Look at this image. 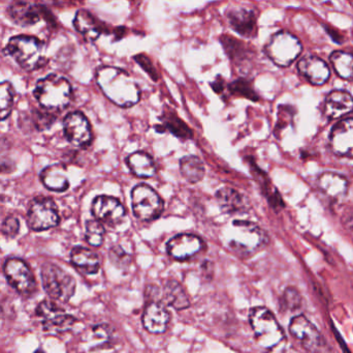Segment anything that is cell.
<instances>
[{"label": "cell", "mask_w": 353, "mask_h": 353, "mask_svg": "<svg viewBox=\"0 0 353 353\" xmlns=\"http://www.w3.org/2000/svg\"><path fill=\"white\" fill-rule=\"evenodd\" d=\"M163 302L179 311L185 310L190 306L188 296L183 289L182 285L174 280L165 284L163 289Z\"/></svg>", "instance_id": "4316f807"}, {"label": "cell", "mask_w": 353, "mask_h": 353, "mask_svg": "<svg viewBox=\"0 0 353 353\" xmlns=\"http://www.w3.org/2000/svg\"><path fill=\"white\" fill-rule=\"evenodd\" d=\"M203 248L201 238L193 234H178L167 245L168 253L176 260H186Z\"/></svg>", "instance_id": "d6986e66"}, {"label": "cell", "mask_w": 353, "mask_h": 353, "mask_svg": "<svg viewBox=\"0 0 353 353\" xmlns=\"http://www.w3.org/2000/svg\"><path fill=\"white\" fill-rule=\"evenodd\" d=\"M249 321L261 347L272 350L284 339L283 330L269 309L255 307L249 313Z\"/></svg>", "instance_id": "5b68a950"}, {"label": "cell", "mask_w": 353, "mask_h": 353, "mask_svg": "<svg viewBox=\"0 0 353 353\" xmlns=\"http://www.w3.org/2000/svg\"><path fill=\"white\" fill-rule=\"evenodd\" d=\"M220 41H221V45L223 46L225 53L228 54L230 59L236 62L246 59L248 50L242 41L226 35L220 37Z\"/></svg>", "instance_id": "1f68e13d"}, {"label": "cell", "mask_w": 353, "mask_h": 353, "mask_svg": "<svg viewBox=\"0 0 353 353\" xmlns=\"http://www.w3.org/2000/svg\"><path fill=\"white\" fill-rule=\"evenodd\" d=\"M41 282L46 294L55 302H68L76 292L74 278L54 263H45L41 267Z\"/></svg>", "instance_id": "8992f818"}, {"label": "cell", "mask_w": 353, "mask_h": 353, "mask_svg": "<svg viewBox=\"0 0 353 353\" xmlns=\"http://www.w3.org/2000/svg\"><path fill=\"white\" fill-rule=\"evenodd\" d=\"M128 165L132 173L139 178H152L157 171L152 158L143 151L132 153L128 158Z\"/></svg>", "instance_id": "83f0119b"}, {"label": "cell", "mask_w": 353, "mask_h": 353, "mask_svg": "<svg viewBox=\"0 0 353 353\" xmlns=\"http://www.w3.org/2000/svg\"><path fill=\"white\" fill-rule=\"evenodd\" d=\"M63 131L68 142L74 146H87L92 140L90 124L86 116L81 112H72L65 116Z\"/></svg>", "instance_id": "4fadbf2b"}, {"label": "cell", "mask_w": 353, "mask_h": 353, "mask_svg": "<svg viewBox=\"0 0 353 353\" xmlns=\"http://www.w3.org/2000/svg\"><path fill=\"white\" fill-rule=\"evenodd\" d=\"M298 70L309 83L317 86L325 84L331 76L327 62L315 55L303 57L299 61Z\"/></svg>", "instance_id": "ac0fdd59"}, {"label": "cell", "mask_w": 353, "mask_h": 353, "mask_svg": "<svg viewBox=\"0 0 353 353\" xmlns=\"http://www.w3.org/2000/svg\"><path fill=\"white\" fill-rule=\"evenodd\" d=\"M284 310L296 311L302 306V296L300 292L294 287H288L284 292L281 302Z\"/></svg>", "instance_id": "8d00e7d4"}, {"label": "cell", "mask_w": 353, "mask_h": 353, "mask_svg": "<svg viewBox=\"0 0 353 353\" xmlns=\"http://www.w3.org/2000/svg\"><path fill=\"white\" fill-rule=\"evenodd\" d=\"M218 204L222 211L228 215H239L246 209L244 198L238 191L232 188H222L216 193Z\"/></svg>", "instance_id": "d4e9b609"}, {"label": "cell", "mask_w": 353, "mask_h": 353, "mask_svg": "<svg viewBox=\"0 0 353 353\" xmlns=\"http://www.w3.org/2000/svg\"><path fill=\"white\" fill-rule=\"evenodd\" d=\"M353 111V97L348 91L333 90L327 95L323 113L330 120H340Z\"/></svg>", "instance_id": "ffe728a7"}, {"label": "cell", "mask_w": 353, "mask_h": 353, "mask_svg": "<svg viewBox=\"0 0 353 353\" xmlns=\"http://www.w3.org/2000/svg\"><path fill=\"white\" fill-rule=\"evenodd\" d=\"M110 259L112 263L120 269L128 267L132 263V257L120 246H115L110 250Z\"/></svg>", "instance_id": "74e56055"}, {"label": "cell", "mask_w": 353, "mask_h": 353, "mask_svg": "<svg viewBox=\"0 0 353 353\" xmlns=\"http://www.w3.org/2000/svg\"><path fill=\"white\" fill-rule=\"evenodd\" d=\"M72 1H82V0H72Z\"/></svg>", "instance_id": "bcb514c9"}, {"label": "cell", "mask_w": 353, "mask_h": 353, "mask_svg": "<svg viewBox=\"0 0 353 353\" xmlns=\"http://www.w3.org/2000/svg\"><path fill=\"white\" fill-rule=\"evenodd\" d=\"M325 30H327V32L329 33V35L330 37H331V39H333V41H335L336 44H343V35H340V33L338 32L337 30H335V29L332 28V27L325 26Z\"/></svg>", "instance_id": "b9f144b4"}, {"label": "cell", "mask_w": 353, "mask_h": 353, "mask_svg": "<svg viewBox=\"0 0 353 353\" xmlns=\"http://www.w3.org/2000/svg\"><path fill=\"white\" fill-rule=\"evenodd\" d=\"M225 83H224L223 79L221 77L218 76L215 81L211 83V87L216 93H223L224 88H225Z\"/></svg>", "instance_id": "7bdbcfd3"}, {"label": "cell", "mask_w": 353, "mask_h": 353, "mask_svg": "<svg viewBox=\"0 0 353 353\" xmlns=\"http://www.w3.org/2000/svg\"><path fill=\"white\" fill-rule=\"evenodd\" d=\"M2 314H3V311H2L1 307H0V317L2 316Z\"/></svg>", "instance_id": "f6af8a7d"}, {"label": "cell", "mask_w": 353, "mask_h": 353, "mask_svg": "<svg viewBox=\"0 0 353 353\" xmlns=\"http://www.w3.org/2000/svg\"><path fill=\"white\" fill-rule=\"evenodd\" d=\"M161 118L163 122V128L169 130L172 134L175 135L179 138L189 139L192 137V132H191L190 128L187 126L185 122H183V120L178 117L175 112L167 110V111L163 112Z\"/></svg>", "instance_id": "4dcf8cb0"}, {"label": "cell", "mask_w": 353, "mask_h": 353, "mask_svg": "<svg viewBox=\"0 0 353 353\" xmlns=\"http://www.w3.org/2000/svg\"><path fill=\"white\" fill-rule=\"evenodd\" d=\"M45 6H37L25 0H14L8 10V15L14 24L21 27L32 26L43 17Z\"/></svg>", "instance_id": "e0dca14e"}, {"label": "cell", "mask_w": 353, "mask_h": 353, "mask_svg": "<svg viewBox=\"0 0 353 353\" xmlns=\"http://www.w3.org/2000/svg\"><path fill=\"white\" fill-rule=\"evenodd\" d=\"M171 315L163 304L151 303L145 309L143 325L151 334H163L167 331Z\"/></svg>", "instance_id": "7402d4cb"}, {"label": "cell", "mask_w": 353, "mask_h": 353, "mask_svg": "<svg viewBox=\"0 0 353 353\" xmlns=\"http://www.w3.org/2000/svg\"><path fill=\"white\" fill-rule=\"evenodd\" d=\"M225 15L228 24L230 25L232 30L236 31L238 35H242L246 39H252V37H256L257 20L253 10L234 6V8H228Z\"/></svg>", "instance_id": "2e32d148"}, {"label": "cell", "mask_w": 353, "mask_h": 353, "mask_svg": "<svg viewBox=\"0 0 353 353\" xmlns=\"http://www.w3.org/2000/svg\"><path fill=\"white\" fill-rule=\"evenodd\" d=\"M70 259L74 267L88 275H94L101 267L99 256L84 247H76L72 249Z\"/></svg>", "instance_id": "484cf974"}, {"label": "cell", "mask_w": 353, "mask_h": 353, "mask_svg": "<svg viewBox=\"0 0 353 353\" xmlns=\"http://www.w3.org/2000/svg\"><path fill=\"white\" fill-rule=\"evenodd\" d=\"M126 29L125 27H117V28L114 29L113 35H115L116 39H121L122 37L125 35Z\"/></svg>", "instance_id": "ee69618b"}, {"label": "cell", "mask_w": 353, "mask_h": 353, "mask_svg": "<svg viewBox=\"0 0 353 353\" xmlns=\"http://www.w3.org/2000/svg\"><path fill=\"white\" fill-rule=\"evenodd\" d=\"M302 51L300 39L288 31H278L270 37L265 46V53L268 57L280 68L290 66Z\"/></svg>", "instance_id": "52a82bcc"}, {"label": "cell", "mask_w": 353, "mask_h": 353, "mask_svg": "<svg viewBox=\"0 0 353 353\" xmlns=\"http://www.w3.org/2000/svg\"><path fill=\"white\" fill-rule=\"evenodd\" d=\"M74 26L87 41H97L101 35L109 32L108 27L86 10L77 12L74 19Z\"/></svg>", "instance_id": "44dd1931"}, {"label": "cell", "mask_w": 353, "mask_h": 353, "mask_svg": "<svg viewBox=\"0 0 353 353\" xmlns=\"http://www.w3.org/2000/svg\"><path fill=\"white\" fill-rule=\"evenodd\" d=\"M317 184L323 194L336 199L345 196L350 189V182L345 176L332 171L321 173L317 180Z\"/></svg>", "instance_id": "603a6c76"}, {"label": "cell", "mask_w": 353, "mask_h": 353, "mask_svg": "<svg viewBox=\"0 0 353 353\" xmlns=\"http://www.w3.org/2000/svg\"><path fill=\"white\" fill-rule=\"evenodd\" d=\"M37 315L46 332L63 333L72 329L76 323L74 317L66 314L58 305L50 300H43L37 306Z\"/></svg>", "instance_id": "7c38bea8"}, {"label": "cell", "mask_w": 353, "mask_h": 353, "mask_svg": "<svg viewBox=\"0 0 353 353\" xmlns=\"http://www.w3.org/2000/svg\"><path fill=\"white\" fill-rule=\"evenodd\" d=\"M4 51L25 70H39L48 62L43 53V41L30 35L12 37Z\"/></svg>", "instance_id": "3957f363"}, {"label": "cell", "mask_w": 353, "mask_h": 353, "mask_svg": "<svg viewBox=\"0 0 353 353\" xmlns=\"http://www.w3.org/2000/svg\"><path fill=\"white\" fill-rule=\"evenodd\" d=\"M134 61L148 74V76L152 79L153 81H159V73H157V68H155L154 64L151 61L150 57L146 55V54L141 53L137 54L134 57Z\"/></svg>", "instance_id": "f35d334b"}, {"label": "cell", "mask_w": 353, "mask_h": 353, "mask_svg": "<svg viewBox=\"0 0 353 353\" xmlns=\"http://www.w3.org/2000/svg\"><path fill=\"white\" fill-rule=\"evenodd\" d=\"M72 89L63 77L49 75L37 83L34 97L41 107L51 111H61L70 105Z\"/></svg>", "instance_id": "277c9868"}, {"label": "cell", "mask_w": 353, "mask_h": 353, "mask_svg": "<svg viewBox=\"0 0 353 353\" xmlns=\"http://www.w3.org/2000/svg\"><path fill=\"white\" fill-rule=\"evenodd\" d=\"M91 211L95 219L110 226L119 223L125 216V209L119 200L107 195L97 196L93 200Z\"/></svg>", "instance_id": "9a60e30c"}, {"label": "cell", "mask_w": 353, "mask_h": 353, "mask_svg": "<svg viewBox=\"0 0 353 353\" xmlns=\"http://www.w3.org/2000/svg\"><path fill=\"white\" fill-rule=\"evenodd\" d=\"M105 230L103 223L99 220H89L86 222V233L85 238L87 242L93 247L101 246L105 238Z\"/></svg>", "instance_id": "e575fe53"}, {"label": "cell", "mask_w": 353, "mask_h": 353, "mask_svg": "<svg viewBox=\"0 0 353 353\" xmlns=\"http://www.w3.org/2000/svg\"><path fill=\"white\" fill-rule=\"evenodd\" d=\"M228 90L232 95L245 97L252 102H257L259 99V95L255 91L252 83L245 78H238L232 81L228 85Z\"/></svg>", "instance_id": "d6a6232c"}, {"label": "cell", "mask_w": 353, "mask_h": 353, "mask_svg": "<svg viewBox=\"0 0 353 353\" xmlns=\"http://www.w3.org/2000/svg\"><path fill=\"white\" fill-rule=\"evenodd\" d=\"M290 332L307 352H323L327 347V342L321 332L304 315H298L290 321Z\"/></svg>", "instance_id": "30bf717a"}, {"label": "cell", "mask_w": 353, "mask_h": 353, "mask_svg": "<svg viewBox=\"0 0 353 353\" xmlns=\"http://www.w3.org/2000/svg\"><path fill=\"white\" fill-rule=\"evenodd\" d=\"M180 170L185 180L189 182H201L205 176V166L203 161L195 155H187L180 161Z\"/></svg>", "instance_id": "f1b7e54d"}, {"label": "cell", "mask_w": 353, "mask_h": 353, "mask_svg": "<svg viewBox=\"0 0 353 353\" xmlns=\"http://www.w3.org/2000/svg\"><path fill=\"white\" fill-rule=\"evenodd\" d=\"M41 180L46 188L53 192H64L70 188V180L63 166L59 164L48 166L41 171Z\"/></svg>", "instance_id": "cb8c5ba5"}, {"label": "cell", "mask_w": 353, "mask_h": 353, "mask_svg": "<svg viewBox=\"0 0 353 353\" xmlns=\"http://www.w3.org/2000/svg\"><path fill=\"white\" fill-rule=\"evenodd\" d=\"M30 120L31 124L37 131H45L53 126L56 122V115L51 110L34 109L31 112Z\"/></svg>", "instance_id": "d590c367"}, {"label": "cell", "mask_w": 353, "mask_h": 353, "mask_svg": "<svg viewBox=\"0 0 353 353\" xmlns=\"http://www.w3.org/2000/svg\"><path fill=\"white\" fill-rule=\"evenodd\" d=\"M228 248L241 257L256 254L269 244V236L265 230L253 222L234 220L225 236Z\"/></svg>", "instance_id": "7a4b0ae2"}, {"label": "cell", "mask_w": 353, "mask_h": 353, "mask_svg": "<svg viewBox=\"0 0 353 353\" xmlns=\"http://www.w3.org/2000/svg\"><path fill=\"white\" fill-rule=\"evenodd\" d=\"M132 211L141 221H153L163 211V199L148 184H141L134 187L132 192Z\"/></svg>", "instance_id": "ba28073f"}, {"label": "cell", "mask_w": 353, "mask_h": 353, "mask_svg": "<svg viewBox=\"0 0 353 353\" xmlns=\"http://www.w3.org/2000/svg\"><path fill=\"white\" fill-rule=\"evenodd\" d=\"M330 61L340 78L353 80V54L345 51H334Z\"/></svg>", "instance_id": "f546056e"}, {"label": "cell", "mask_w": 353, "mask_h": 353, "mask_svg": "<svg viewBox=\"0 0 353 353\" xmlns=\"http://www.w3.org/2000/svg\"><path fill=\"white\" fill-rule=\"evenodd\" d=\"M3 271L8 284L22 296H30L37 289L34 276L30 267L22 259H8Z\"/></svg>", "instance_id": "8fae6325"}, {"label": "cell", "mask_w": 353, "mask_h": 353, "mask_svg": "<svg viewBox=\"0 0 353 353\" xmlns=\"http://www.w3.org/2000/svg\"><path fill=\"white\" fill-rule=\"evenodd\" d=\"M20 231V222L14 216H8L1 224V232L8 238H14Z\"/></svg>", "instance_id": "ab89813d"}, {"label": "cell", "mask_w": 353, "mask_h": 353, "mask_svg": "<svg viewBox=\"0 0 353 353\" xmlns=\"http://www.w3.org/2000/svg\"><path fill=\"white\" fill-rule=\"evenodd\" d=\"M330 146L338 157L353 159V118L340 120L333 126Z\"/></svg>", "instance_id": "5bb4252c"}, {"label": "cell", "mask_w": 353, "mask_h": 353, "mask_svg": "<svg viewBox=\"0 0 353 353\" xmlns=\"http://www.w3.org/2000/svg\"><path fill=\"white\" fill-rule=\"evenodd\" d=\"M56 203L48 197H37L31 201L27 213V224L33 231L51 229L59 224Z\"/></svg>", "instance_id": "9c48e42d"}, {"label": "cell", "mask_w": 353, "mask_h": 353, "mask_svg": "<svg viewBox=\"0 0 353 353\" xmlns=\"http://www.w3.org/2000/svg\"><path fill=\"white\" fill-rule=\"evenodd\" d=\"M14 161L8 158H0V173H12L14 171Z\"/></svg>", "instance_id": "60d3db41"}, {"label": "cell", "mask_w": 353, "mask_h": 353, "mask_svg": "<svg viewBox=\"0 0 353 353\" xmlns=\"http://www.w3.org/2000/svg\"><path fill=\"white\" fill-rule=\"evenodd\" d=\"M14 95V87L10 82L0 83V120H6L12 113Z\"/></svg>", "instance_id": "836d02e7"}, {"label": "cell", "mask_w": 353, "mask_h": 353, "mask_svg": "<svg viewBox=\"0 0 353 353\" xmlns=\"http://www.w3.org/2000/svg\"><path fill=\"white\" fill-rule=\"evenodd\" d=\"M95 79L103 95L119 107H132L140 101L141 90L138 83L122 68L101 66L97 68Z\"/></svg>", "instance_id": "6da1fadb"}]
</instances>
